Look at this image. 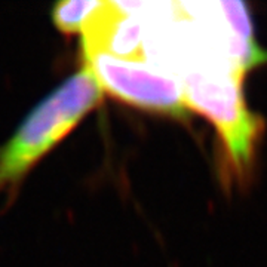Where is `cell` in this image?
<instances>
[{
	"label": "cell",
	"instance_id": "1",
	"mask_svg": "<svg viewBox=\"0 0 267 267\" xmlns=\"http://www.w3.org/2000/svg\"><path fill=\"white\" fill-rule=\"evenodd\" d=\"M102 89L88 66L42 100L0 150V190L21 180L101 102Z\"/></svg>",
	"mask_w": 267,
	"mask_h": 267
},
{
	"label": "cell",
	"instance_id": "2",
	"mask_svg": "<svg viewBox=\"0 0 267 267\" xmlns=\"http://www.w3.org/2000/svg\"><path fill=\"white\" fill-rule=\"evenodd\" d=\"M244 74L229 63H208L184 71L181 80L187 107L212 122L239 172L251 165L264 128L245 102Z\"/></svg>",
	"mask_w": 267,
	"mask_h": 267
},
{
	"label": "cell",
	"instance_id": "3",
	"mask_svg": "<svg viewBox=\"0 0 267 267\" xmlns=\"http://www.w3.org/2000/svg\"><path fill=\"white\" fill-rule=\"evenodd\" d=\"M102 92L140 109L178 119L189 116L181 80L146 61L116 57L109 52H83Z\"/></svg>",
	"mask_w": 267,
	"mask_h": 267
},
{
	"label": "cell",
	"instance_id": "4",
	"mask_svg": "<svg viewBox=\"0 0 267 267\" xmlns=\"http://www.w3.org/2000/svg\"><path fill=\"white\" fill-rule=\"evenodd\" d=\"M100 0H67V2H60L52 9V21L63 33H80L88 17L100 6Z\"/></svg>",
	"mask_w": 267,
	"mask_h": 267
},
{
	"label": "cell",
	"instance_id": "5",
	"mask_svg": "<svg viewBox=\"0 0 267 267\" xmlns=\"http://www.w3.org/2000/svg\"><path fill=\"white\" fill-rule=\"evenodd\" d=\"M218 8L221 9V15L227 21L229 29L234 36L254 42L251 18L242 2H218Z\"/></svg>",
	"mask_w": 267,
	"mask_h": 267
}]
</instances>
